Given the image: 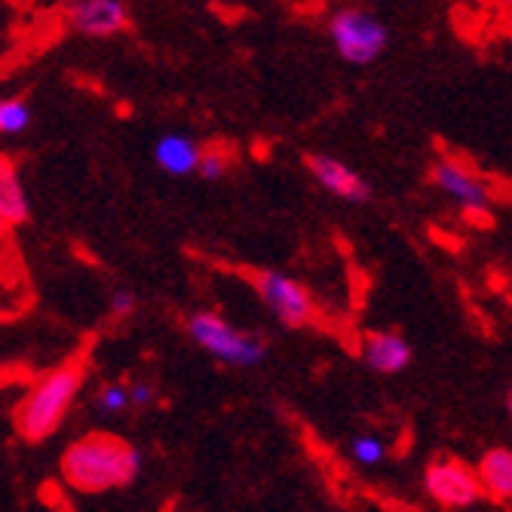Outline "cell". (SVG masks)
<instances>
[{
	"mask_svg": "<svg viewBox=\"0 0 512 512\" xmlns=\"http://www.w3.org/2000/svg\"><path fill=\"white\" fill-rule=\"evenodd\" d=\"M142 467L145 454L111 433H89L62 454V479L80 494L126 488L138 479Z\"/></svg>",
	"mask_w": 512,
	"mask_h": 512,
	"instance_id": "cell-1",
	"label": "cell"
},
{
	"mask_svg": "<svg viewBox=\"0 0 512 512\" xmlns=\"http://www.w3.org/2000/svg\"><path fill=\"white\" fill-rule=\"evenodd\" d=\"M83 381H86V365L83 362H68V365L50 371V375H43L16 408L19 436L25 442L50 439L62 427L65 414L71 411Z\"/></svg>",
	"mask_w": 512,
	"mask_h": 512,
	"instance_id": "cell-2",
	"label": "cell"
},
{
	"mask_svg": "<svg viewBox=\"0 0 512 512\" xmlns=\"http://www.w3.org/2000/svg\"><path fill=\"white\" fill-rule=\"evenodd\" d=\"M188 332L206 353H212L224 365L246 368V365H258L267 356V344L261 338L237 332L234 325L221 319L218 313H206V310L194 313L188 319Z\"/></svg>",
	"mask_w": 512,
	"mask_h": 512,
	"instance_id": "cell-3",
	"label": "cell"
},
{
	"mask_svg": "<svg viewBox=\"0 0 512 512\" xmlns=\"http://www.w3.org/2000/svg\"><path fill=\"white\" fill-rule=\"evenodd\" d=\"M335 50L350 65H371L387 50V28L356 7L338 10L329 22Z\"/></svg>",
	"mask_w": 512,
	"mask_h": 512,
	"instance_id": "cell-4",
	"label": "cell"
},
{
	"mask_svg": "<svg viewBox=\"0 0 512 512\" xmlns=\"http://www.w3.org/2000/svg\"><path fill=\"white\" fill-rule=\"evenodd\" d=\"M252 286L261 295V301L270 307V313L286 325V329H301V325H310L316 316L313 298L310 292L295 283V279L283 276V273H273V270H255L252 276Z\"/></svg>",
	"mask_w": 512,
	"mask_h": 512,
	"instance_id": "cell-5",
	"label": "cell"
},
{
	"mask_svg": "<svg viewBox=\"0 0 512 512\" xmlns=\"http://www.w3.org/2000/svg\"><path fill=\"white\" fill-rule=\"evenodd\" d=\"M424 485H427V494L445 509H467L482 500L476 473L467 467V463L451 460V457L430 463Z\"/></svg>",
	"mask_w": 512,
	"mask_h": 512,
	"instance_id": "cell-6",
	"label": "cell"
},
{
	"mask_svg": "<svg viewBox=\"0 0 512 512\" xmlns=\"http://www.w3.org/2000/svg\"><path fill=\"white\" fill-rule=\"evenodd\" d=\"M68 25L86 37H111L129 28V10L123 0H74Z\"/></svg>",
	"mask_w": 512,
	"mask_h": 512,
	"instance_id": "cell-7",
	"label": "cell"
},
{
	"mask_svg": "<svg viewBox=\"0 0 512 512\" xmlns=\"http://www.w3.org/2000/svg\"><path fill=\"white\" fill-rule=\"evenodd\" d=\"M304 163H307L310 175L322 184L325 191H332L335 197H341L347 203H368L371 200L368 181L359 172H353L350 166L325 157V154H307Z\"/></svg>",
	"mask_w": 512,
	"mask_h": 512,
	"instance_id": "cell-8",
	"label": "cell"
},
{
	"mask_svg": "<svg viewBox=\"0 0 512 512\" xmlns=\"http://www.w3.org/2000/svg\"><path fill=\"white\" fill-rule=\"evenodd\" d=\"M433 181L445 194H451L463 206H488L491 188L482 175H476L467 163L460 160H442L433 166Z\"/></svg>",
	"mask_w": 512,
	"mask_h": 512,
	"instance_id": "cell-9",
	"label": "cell"
},
{
	"mask_svg": "<svg viewBox=\"0 0 512 512\" xmlns=\"http://www.w3.org/2000/svg\"><path fill=\"white\" fill-rule=\"evenodd\" d=\"M362 359L381 375H399L411 362V347L396 332H368L362 338Z\"/></svg>",
	"mask_w": 512,
	"mask_h": 512,
	"instance_id": "cell-10",
	"label": "cell"
},
{
	"mask_svg": "<svg viewBox=\"0 0 512 512\" xmlns=\"http://www.w3.org/2000/svg\"><path fill=\"white\" fill-rule=\"evenodd\" d=\"M476 479L482 488V497L491 503L509 506L512 500V451L509 448H491L476 467Z\"/></svg>",
	"mask_w": 512,
	"mask_h": 512,
	"instance_id": "cell-11",
	"label": "cell"
},
{
	"mask_svg": "<svg viewBox=\"0 0 512 512\" xmlns=\"http://www.w3.org/2000/svg\"><path fill=\"white\" fill-rule=\"evenodd\" d=\"M28 215H31V206H28V194L19 181L16 163L7 154H0V227L25 224Z\"/></svg>",
	"mask_w": 512,
	"mask_h": 512,
	"instance_id": "cell-12",
	"label": "cell"
},
{
	"mask_svg": "<svg viewBox=\"0 0 512 512\" xmlns=\"http://www.w3.org/2000/svg\"><path fill=\"white\" fill-rule=\"evenodd\" d=\"M200 145L194 142L191 135H181V132H169L163 135L157 148H154V160L163 172L169 175H191L197 172L200 163Z\"/></svg>",
	"mask_w": 512,
	"mask_h": 512,
	"instance_id": "cell-13",
	"label": "cell"
},
{
	"mask_svg": "<svg viewBox=\"0 0 512 512\" xmlns=\"http://www.w3.org/2000/svg\"><path fill=\"white\" fill-rule=\"evenodd\" d=\"M234 166V148H227V145H209L200 151V163L197 169L203 172V178L209 181H218L227 175V169Z\"/></svg>",
	"mask_w": 512,
	"mask_h": 512,
	"instance_id": "cell-14",
	"label": "cell"
},
{
	"mask_svg": "<svg viewBox=\"0 0 512 512\" xmlns=\"http://www.w3.org/2000/svg\"><path fill=\"white\" fill-rule=\"evenodd\" d=\"M31 123V108L25 99H4L0 102V135H16Z\"/></svg>",
	"mask_w": 512,
	"mask_h": 512,
	"instance_id": "cell-15",
	"label": "cell"
},
{
	"mask_svg": "<svg viewBox=\"0 0 512 512\" xmlns=\"http://www.w3.org/2000/svg\"><path fill=\"white\" fill-rule=\"evenodd\" d=\"M350 451L362 467H375V463H381V457H384V442L375 436H359V439H353Z\"/></svg>",
	"mask_w": 512,
	"mask_h": 512,
	"instance_id": "cell-16",
	"label": "cell"
},
{
	"mask_svg": "<svg viewBox=\"0 0 512 512\" xmlns=\"http://www.w3.org/2000/svg\"><path fill=\"white\" fill-rule=\"evenodd\" d=\"M99 405H102V411H108V414H120V411L129 408V390H126L123 384H108V387L99 393Z\"/></svg>",
	"mask_w": 512,
	"mask_h": 512,
	"instance_id": "cell-17",
	"label": "cell"
},
{
	"mask_svg": "<svg viewBox=\"0 0 512 512\" xmlns=\"http://www.w3.org/2000/svg\"><path fill=\"white\" fill-rule=\"evenodd\" d=\"M463 221L479 227V230H491L494 227V215L488 212V206H463Z\"/></svg>",
	"mask_w": 512,
	"mask_h": 512,
	"instance_id": "cell-18",
	"label": "cell"
},
{
	"mask_svg": "<svg viewBox=\"0 0 512 512\" xmlns=\"http://www.w3.org/2000/svg\"><path fill=\"white\" fill-rule=\"evenodd\" d=\"M135 310V295L132 292H114L111 298V316L114 319H126Z\"/></svg>",
	"mask_w": 512,
	"mask_h": 512,
	"instance_id": "cell-19",
	"label": "cell"
},
{
	"mask_svg": "<svg viewBox=\"0 0 512 512\" xmlns=\"http://www.w3.org/2000/svg\"><path fill=\"white\" fill-rule=\"evenodd\" d=\"M129 390V405H148V402H154V387L151 384H132V387H126Z\"/></svg>",
	"mask_w": 512,
	"mask_h": 512,
	"instance_id": "cell-20",
	"label": "cell"
}]
</instances>
